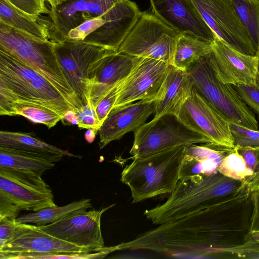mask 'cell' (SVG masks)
I'll use <instances>...</instances> for the list:
<instances>
[{
  "label": "cell",
  "instance_id": "7a4b0ae2",
  "mask_svg": "<svg viewBox=\"0 0 259 259\" xmlns=\"http://www.w3.org/2000/svg\"><path fill=\"white\" fill-rule=\"evenodd\" d=\"M55 44L0 22V51L42 75L75 112L83 107L64 76L55 51Z\"/></svg>",
  "mask_w": 259,
  "mask_h": 259
},
{
  "label": "cell",
  "instance_id": "ba28073f",
  "mask_svg": "<svg viewBox=\"0 0 259 259\" xmlns=\"http://www.w3.org/2000/svg\"><path fill=\"white\" fill-rule=\"evenodd\" d=\"M175 114L210 144L228 150L235 149L229 120L194 88Z\"/></svg>",
  "mask_w": 259,
  "mask_h": 259
},
{
  "label": "cell",
  "instance_id": "1f68e13d",
  "mask_svg": "<svg viewBox=\"0 0 259 259\" xmlns=\"http://www.w3.org/2000/svg\"><path fill=\"white\" fill-rule=\"evenodd\" d=\"M231 254L240 258H259V242L251 238L240 245L217 249L213 254Z\"/></svg>",
  "mask_w": 259,
  "mask_h": 259
},
{
  "label": "cell",
  "instance_id": "8d00e7d4",
  "mask_svg": "<svg viewBox=\"0 0 259 259\" xmlns=\"http://www.w3.org/2000/svg\"><path fill=\"white\" fill-rule=\"evenodd\" d=\"M18 9L30 15L48 14L45 0H7Z\"/></svg>",
  "mask_w": 259,
  "mask_h": 259
},
{
  "label": "cell",
  "instance_id": "ee69618b",
  "mask_svg": "<svg viewBox=\"0 0 259 259\" xmlns=\"http://www.w3.org/2000/svg\"><path fill=\"white\" fill-rule=\"evenodd\" d=\"M97 133L98 132H96L94 129H88V131L84 135V138L88 142L91 143L94 141Z\"/></svg>",
  "mask_w": 259,
  "mask_h": 259
},
{
  "label": "cell",
  "instance_id": "cb8c5ba5",
  "mask_svg": "<svg viewBox=\"0 0 259 259\" xmlns=\"http://www.w3.org/2000/svg\"><path fill=\"white\" fill-rule=\"evenodd\" d=\"M0 114L22 116L34 123L44 124L49 128L55 126L63 119L55 111L42 104L3 98H0Z\"/></svg>",
  "mask_w": 259,
  "mask_h": 259
},
{
  "label": "cell",
  "instance_id": "6da1fadb",
  "mask_svg": "<svg viewBox=\"0 0 259 259\" xmlns=\"http://www.w3.org/2000/svg\"><path fill=\"white\" fill-rule=\"evenodd\" d=\"M244 182L226 177L218 170L179 180L165 202L146 209L144 214L155 225L172 222L214 205Z\"/></svg>",
  "mask_w": 259,
  "mask_h": 259
},
{
  "label": "cell",
  "instance_id": "7dc6e473",
  "mask_svg": "<svg viewBox=\"0 0 259 259\" xmlns=\"http://www.w3.org/2000/svg\"><path fill=\"white\" fill-rule=\"evenodd\" d=\"M102 3L108 4V5H114L117 3L121 1V0H98Z\"/></svg>",
  "mask_w": 259,
  "mask_h": 259
},
{
  "label": "cell",
  "instance_id": "9a60e30c",
  "mask_svg": "<svg viewBox=\"0 0 259 259\" xmlns=\"http://www.w3.org/2000/svg\"><path fill=\"white\" fill-rule=\"evenodd\" d=\"M86 252H93L60 239L36 225L18 223L13 238L0 248V259H11L15 255L29 253Z\"/></svg>",
  "mask_w": 259,
  "mask_h": 259
},
{
  "label": "cell",
  "instance_id": "ab89813d",
  "mask_svg": "<svg viewBox=\"0 0 259 259\" xmlns=\"http://www.w3.org/2000/svg\"><path fill=\"white\" fill-rule=\"evenodd\" d=\"M253 211L251 217L250 231H259V191L251 192Z\"/></svg>",
  "mask_w": 259,
  "mask_h": 259
},
{
  "label": "cell",
  "instance_id": "d4e9b609",
  "mask_svg": "<svg viewBox=\"0 0 259 259\" xmlns=\"http://www.w3.org/2000/svg\"><path fill=\"white\" fill-rule=\"evenodd\" d=\"M212 43L190 33H180L171 65L187 71L192 64L211 52Z\"/></svg>",
  "mask_w": 259,
  "mask_h": 259
},
{
  "label": "cell",
  "instance_id": "484cf974",
  "mask_svg": "<svg viewBox=\"0 0 259 259\" xmlns=\"http://www.w3.org/2000/svg\"><path fill=\"white\" fill-rule=\"evenodd\" d=\"M0 146L46 154H62L69 157H81L47 143L32 133L1 131Z\"/></svg>",
  "mask_w": 259,
  "mask_h": 259
},
{
  "label": "cell",
  "instance_id": "d590c367",
  "mask_svg": "<svg viewBox=\"0 0 259 259\" xmlns=\"http://www.w3.org/2000/svg\"><path fill=\"white\" fill-rule=\"evenodd\" d=\"M77 118V125L80 128L94 129L98 132L101 126L98 119L95 109L88 104L78 109L75 112Z\"/></svg>",
  "mask_w": 259,
  "mask_h": 259
},
{
  "label": "cell",
  "instance_id": "30bf717a",
  "mask_svg": "<svg viewBox=\"0 0 259 259\" xmlns=\"http://www.w3.org/2000/svg\"><path fill=\"white\" fill-rule=\"evenodd\" d=\"M41 176L31 171L0 167V197L22 210L36 212L56 206L53 192Z\"/></svg>",
  "mask_w": 259,
  "mask_h": 259
},
{
  "label": "cell",
  "instance_id": "b9f144b4",
  "mask_svg": "<svg viewBox=\"0 0 259 259\" xmlns=\"http://www.w3.org/2000/svg\"><path fill=\"white\" fill-rule=\"evenodd\" d=\"M238 153L244 159L247 166L253 171L256 162V153L255 149L251 148H235Z\"/></svg>",
  "mask_w": 259,
  "mask_h": 259
},
{
  "label": "cell",
  "instance_id": "ffe728a7",
  "mask_svg": "<svg viewBox=\"0 0 259 259\" xmlns=\"http://www.w3.org/2000/svg\"><path fill=\"white\" fill-rule=\"evenodd\" d=\"M113 5L98 0H68L51 8L48 15L52 24L51 41H63L71 29L87 20L103 15Z\"/></svg>",
  "mask_w": 259,
  "mask_h": 259
},
{
  "label": "cell",
  "instance_id": "5bb4252c",
  "mask_svg": "<svg viewBox=\"0 0 259 259\" xmlns=\"http://www.w3.org/2000/svg\"><path fill=\"white\" fill-rule=\"evenodd\" d=\"M139 58L116 51L94 62L89 73V106L95 109L102 98L130 74Z\"/></svg>",
  "mask_w": 259,
  "mask_h": 259
},
{
  "label": "cell",
  "instance_id": "52a82bcc",
  "mask_svg": "<svg viewBox=\"0 0 259 259\" xmlns=\"http://www.w3.org/2000/svg\"><path fill=\"white\" fill-rule=\"evenodd\" d=\"M179 34L152 13L141 12L117 51L171 64Z\"/></svg>",
  "mask_w": 259,
  "mask_h": 259
},
{
  "label": "cell",
  "instance_id": "74e56055",
  "mask_svg": "<svg viewBox=\"0 0 259 259\" xmlns=\"http://www.w3.org/2000/svg\"><path fill=\"white\" fill-rule=\"evenodd\" d=\"M18 227V223L16 220L7 218L0 219V248L11 240Z\"/></svg>",
  "mask_w": 259,
  "mask_h": 259
},
{
  "label": "cell",
  "instance_id": "4fadbf2b",
  "mask_svg": "<svg viewBox=\"0 0 259 259\" xmlns=\"http://www.w3.org/2000/svg\"><path fill=\"white\" fill-rule=\"evenodd\" d=\"M170 65L162 60L140 58L132 72L121 83L113 107L140 100L154 101Z\"/></svg>",
  "mask_w": 259,
  "mask_h": 259
},
{
  "label": "cell",
  "instance_id": "5b68a950",
  "mask_svg": "<svg viewBox=\"0 0 259 259\" xmlns=\"http://www.w3.org/2000/svg\"><path fill=\"white\" fill-rule=\"evenodd\" d=\"M207 55L187 70L193 88L229 121L257 130L258 122L254 113L232 85L224 83L217 78Z\"/></svg>",
  "mask_w": 259,
  "mask_h": 259
},
{
  "label": "cell",
  "instance_id": "f1b7e54d",
  "mask_svg": "<svg viewBox=\"0 0 259 259\" xmlns=\"http://www.w3.org/2000/svg\"><path fill=\"white\" fill-rule=\"evenodd\" d=\"M217 170L226 177L238 180H243L253 173L235 148L225 156Z\"/></svg>",
  "mask_w": 259,
  "mask_h": 259
},
{
  "label": "cell",
  "instance_id": "bcb514c9",
  "mask_svg": "<svg viewBox=\"0 0 259 259\" xmlns=\"http://www.w3.org/2000/svg\"><path fill=\"white\" fill-rule=\"evenodd\" d=\"M51 6V8H55L68 0H47Z\"/></svg>",
  "mask_w": 259,
  "mask_h": 259
},
{
  "label": "cell",
  "instance_id": "c3c4849f",
  "mask_svg": "<svg viewBox=\"0 0 259 259\" xmlns=\"http://www.w3.org/2000/svg\"><path fill=\"white\" fill-rule=\"evenodd\" d=\"M251 238L254 240L259 242V231L251 232Z\"/></svg>",
  "mask_w": 259,
  "mask_h": 259
},
{
  "label": "cell",
  "instance_id": "83f0119b",
  "mask_svg": "<svg viewBox=\"0 0 259 259\" xmlns=\"http://www.w3.org/2000/svg\"><path fill=\"white\" fill-rule=\"evenodd\" d=\"M256 54L259 53V0H232Z\"/></svg>",
  "mask_w": 259,
  "mask_h": 259
},
{
  "label": "cell",
  "instance_id": "836d02e7",
  "mask_svg": "<svg viewBox=\"0 0 259 259\" xmlns=\"http://www.w3.org/2000/svg\"><path fill=\"white\" fill-rule=\"evenodd\" d=\"M122 81L111 90L102 98L96 107L95 111L100 126L102 125L109 113L113 108L119 92L120 85Z\"/></svg>",
  "mask_w": 259,
  "mask_h": 259
},
{
  "label": "cell",
  "instance_id": "f35d334b",
  "mask_svg": "<svg viewBox=\"0 0 259 259\" xmlns=\"http://www.w3.org/2000/svg\"><path fill=\"white\" fill-rule=\"evenodd\" d=\"M21 210L15 204L0 197V219L7 218L16 220Z\"/></svg>",
  "mask_w": 259,
  "mask_h": 259
},
{
  "label": "cell",
  "instance_id": "4dcf8cb0",
  "mask_svg": "<svg viewBox=\"0 0 259 259\" xmlns=\"http://www.w3.org/2000/svg\"><path fill=\"white\" fill-rule=\"evenodd\" d=\"M110 253L108 247L97 252L86 253H29L15 255V259L102 258Z\"/></svg>",
  "mask_w": 259,
  "mask_h": 259
},
{
  "label": "cell",
  "instance_id": "3957f363",
  "mask_svg": "<svg viewBox=\"0 0 259 259\" xmlns=\"http://www.w3.org/2000/svg\"><path fill=\"white\" fill-rule=\"evenodd\" d=\"M187 146H177L134 159L123 169L120 180L129 187L133 203L175 190Z\"/></svg>",
  "mask_w": 259,
  "mask_h": 259
},
{
  "label": "cell",
  "instance_id": "9c48e42d",
  "mask_svg": "<svg viewBox=\"0 0 259 259\" xmlns=\"http://www.w3.org/2000/svg\"><path fill=\"white\" fill-rule=\"evenodd\" d=\"M55 51L64 76L82 107L88 104V80L93 64L112 52L101 46L65 39L55 42Z\"/></svg>",
  "mask_w": 259,
  "mask_h": 259
},
{
  "label": "cell",
  "instance_id": "f6af8a7d",
  "mask_svg": "<svg viewBox=\"0 0 259 259\" xmlns=\"http://www.w3.org/2000/svg\"><path fill=\"white\" fill-rule=\"evenodd\" d=\"M256 56L257 58V64L255 83L258 87H259V53L256 54Z\"/></svg>",
  "mask_w": 259,
  "mask_h": 259
},
{
  "label": "cell",
  "instance_id": "ac0fdd59",
  "mask_svg": "<svg viewBox=\"0 0 259 259\" xmlns=\"http://www.w3.org/2000/svg\"><path fill=\"white\" fill-rule=\"evenodd\" d=\"M141 13L135 2L121 0L105 13L106 22L87 36L83 41L117 51Z\"/></svg>",
  "mask_w": 259,
  "mask_h": 259
},
{
  "label": "cell",
  "instance_id": "7bdbcfd3",
  "mask_svg": "<svg viewBox=\"0 0 259 259\" xmlns=\"http://www.w3.org/2000/svg\"><path fill=\"white\" fill-rule=\"evenodd\" d=\"M65 121V123L67 122L69 124H77V118L73 110L71 109L68 111L64 115V118L62 121Z\"/></svg>",
  "mask_w": 259,
  "mask_h": 259
},
{
  "label": "cell",
  "instance_id": "4316f807",
  "mask_svg": "<svg viewBox=\"0 0 259 259\" xmlns=\"http://www.w3.org/2000/svg\"><path fill=\"white\" fill-rule=\"evenodd\" d=\"M92 207L91 199L82 198L64 206L48 207L36 212L19 215L16 221L19 223L30 224L41 227L56 223Z\"/></svg>",
  "mask_w": 259,
  "mask_h": 259
},
{
  "label": "cell",
  "instance_id": "60d3db41",
  "mask_svg": "<svg viewBox=\"0 0 259 259\" xmlns=\"http://www.w3.org/2000/svg\"><path fill=\"white\" fill-rule=\"evenodd\" d=\"M256 153V162L252 175L247 177L243 180L251 192L259 191V147L255 149Z\"/></svg>",
  "mask_w": 259,
  "mask_h": 259
},
{
  "label": "cell",
  "instance_id": "2e32d148",
  "mask_svg": "<svg viewBox=\"0 0 259 259\" xmlns=\"http://www.w3.org/2000/svg\"><path fill=\"white\" fill-rule=\"evenodd\" d=\"M207 57L216 76L222 82L232 85L255 83L256 56L241 53L217 37Z\"/></svg>",
  "mask_w": 259,
  "mask_h": 259
},
{
  "label": "cell",
  "instance_id": "e0dca14e",
  "mask_svg": "<svg viewBox=\"0 0 259 259\" xmlns=\"http://www.w3.org/2000/svg\"><path fill=\"white\" fill-rule=\"evenodd\" d=\"M152 13L179 33H187L213 42L215 34L190 0H149Z\"/></svg>",
  "mask_w": 259,
  "mask_h": 259
},
{
  "label": "cell",
  "instance_id": "e575fe53",
  "mask_svg": "<svg viewBox=\"0 0 259 259\" xmlns=\"http://www.w3.org/2000/svg\"><path fill=\"white\" fill-rule=\"evenodd\" d=\"M233 86L244 103L259 115V87L255 83Z\"/></svg>",
  "mask_w": 259,
  "mask_h": 259
},
{
  "label": "cell",
  "instance_id": "44dd1931",
  "mask_svg": "<svg viewBox=\"0 0 259 259\" xmlns=\"http://www.w3.org/2000/svg\"><path fill=\"white\" fill-rule=\"evenodd\" d=\"M193 85L187 71L170 65L157 98L154 101V118L176 111L190 95Z\"/></svg>",
  "mask_w": 259,
  "mask_h": 259
},
{
  "label": "cell",
  "instance_id": "7402d4cb",
  "mask_svg": "<svg viewBox=\"0 0 259 259\" xmlns=\"http://www.w3.org/2000/svg\"><path fill=\"white\" fill-rule=\"evenodd\" d=\"M62 154H46L0 146V167L31 171L41 175L61 160Z\"/></svg>",
  "mask_w": 259,
  "mask_h": 259
},
{
  "label": "cell",
  "instance_id": "f546056e",
  "mask_svg": "<svg viewBox=\"0 0 259 259\" xmlns=\"http://www.w3.org/2000/svg\"><path fill=\"white\" fill-rule=\"evenodd\" d=\"M235 148L259 147V130L247 128L229 121Z\"/></svg>",
  "mask_w": 259,
  "mask_h": 259
},
{
  "label": "cell",
  "instance_id": "8fae6325",
  "mask_svg": "<svg viewBox=\"0 0 259 259\" xmlns=\"http://www.w3.org/2000/svg\"><path fill=\"white\" fill-rule=\"evenodd\" d=\"M190 1L221 40L241 53L256 56V50L238 17L232 0Z\"/></svg>",
  "mask_w": 259,
  "mask_h": 259
},
{
  "label": "cell",
  "instance_id": "277c9868",
  "mask_svg": "<svg viewBox=\"0 0 259 259\" xmlns=\"http://www.w3.org/2000/svg\"><path fill=\"white\" fill-rule=\"evenodd\" d=\"M0 98L40 104L55 111L63 119L72 109L57 89L42 75L2 51Z\"/></svg>",
  "mask_w": 259,
  "mask_h": 259
},
{
  "label": "cell",
  "instance_id": "8992f818",
  "mask_svg": "<svg viewBox=\"0 0 259 259\" xmlns=\"http://www.w3.org/2000/svg\"><path fill=\"white\" fill-rule=\"evenodd\" d=\"M197 144L210 143L186 126L175 114L167 113L144 123L134 131L130 154L134 159L175 147Z\"/></svg>",
  "mask_w": 259,
  "mask_h": 259
},
{
  "label": "cell",
  "instance_id": "603a6c76",
  "mask_svg": "<svg viewBox=\"0 0 259 259\" xmlns=\"http://www.w3.org/2000/svg\"><path fill=\"white\" fill-rule=\"evenodd\" d=\"M40 16L27 14L7 0H0V22L42 39L51 41V21Z\"/></svg>",
  "mask_w": 259,
  "mask_h": 259
},
{
  "label": "cell",
  "instance_id": "d6986e66",
  "mask_svg": "<svg viewBox=\"0 0 259 259\" xmlns=\"http://www.w3.org/2000/svg\"><path fill=\"white\" fill-rule=\"evenodd\" d=\"M155 110L154 101L140 100L113 107L98 131L101 150L111 142L121 139L145 123Z\"/></svg>",
  "mask_w": 259,
  "mask_h": 259
},
{
  "label": "cell",
  "instance_id": "d6a6232c",
  "mask_svg": "<svg viewBox=\"0 0 259 259\" xmlns=\"http://www.w3.org/2000/svg\"><path fill=\"white\" fill-rule=\"evenodd\" d=\"M105 13L98 17L87 20L77 27L71 29L68 32L66 39L83 40L87 36L106 22Z\"/></svg>",
  "mask_w": 259,
  "mask_h": 259
},
{
  "label": "cell",
  "instance_id": "7c38bea8",
  "mask_svg": "<svg viewBox=\"0 0 259 259\" xmlns=\"http://www.w3.org/2000/svg\"><path fill=\"white\" fill-rule=\"evenodd\" d=\"M115 204L99 210H82L56 223L39 227L50 234L91 252L105 248L101 221L103 213Z\"/></svg>",
  "mask_w": 259,
  "mask_h": 259
}]
</instances>
